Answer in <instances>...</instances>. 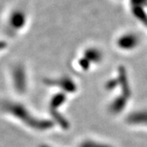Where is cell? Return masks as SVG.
Instances as JSON below:
<instances>
[{
	"instance_id": "cell-6",
	"label": "cell",
	"mask_w": 147,
	"mask_h": 147,
	"mask_svg": "<svg viewBox=\"0 0 147 147\" xmlns=\"http://www.w3.org/2000/svg\"><path fill=\"white\" fill-rule=\"evenodd\" d=\"M90 65H91V63H90L86 58L83 57L79 60V65H80V67L83 69L84 70H88L89 69Z\"/></svg>"
},
{
	"instance_id": "cell-4",
	"label": "cell",
	"mask_w": 147,
	"mask_h": 147,
	"mask_svg": "<svg viewBox=\"0 0 147 147\" xmlns=\"http://www.w3.org/2000/svg\"><path fill=\"white\" fill-rule=\"evenodd\" d=\"M84 57L86 58L91 64H97L101 61L103 55L99 49L96 47H88L84 52Z\"/></svg>"
},
{
	"instance_id": "cell-2",
	"label": "cell",
	"mask_w": 147,
	"mask_h": 147,
	"mask_svg": "<svg viewBox=\"0 0 147 147\" xmlns=\"http://www.w3.org/2000/svg\"><path fill=\"white\" fill-rule=\"evenodd\" d=\"M127 122L131 125L147 126V110H139L131 113L127 117Z\"/></svg>"
},
{
	"instance_id": "cell-3",
	"label": "cell",
	"mask_w": 147,
	"mask_h": 147,
	"mask_svg": "<svg viewBox=\"0 0 147 147\" xmlns=\"http://www.w3.org/2000/svg\"><path fill=\"white\" fill-rule=\"evenodd\" d=\"M128 99L129 98L123 95H119V96L115 97L109 105V110L110 113L113 115H117L121 113L126 108Z\"/></svg>"
},
{
	"instance_id": "cell-1",
	"label": "cell",
	"mask_w": 147,
	"mask_h": 147,
	"mask_svg": "<svg viewBox=\"0 0 147 147\" xmlns=\"http://www.w3.org/2000/svg\"><path fill=\"white\" fill-rule=\"evenodd\" d=\"M140 43V38L133 32H126L117 38L116 44L119 48L123 51L135 49Z\"/></svg>"
},
{
	"instance_id": "cell-5",
	"label": "cell",
	"mask_w": 147,
	"mask_h": 147,
	"mask_svg": "<svg viewBox=\"0 0 147 147\" xmlns=\"http://www.w3.org/2000/svg\"><path fill=\"white\" fill-rule=\"evenodd\" d=\"M80 147H111L108 145L93 142V141H86L84 142Z\"/></svg>"
}]
</instances>
